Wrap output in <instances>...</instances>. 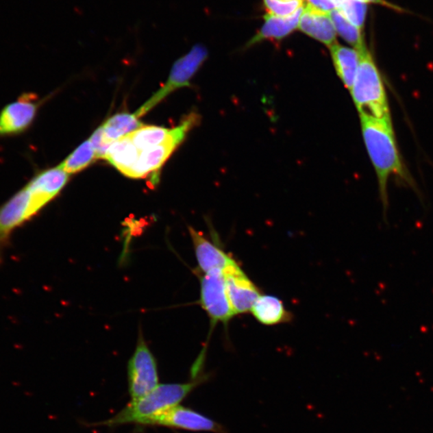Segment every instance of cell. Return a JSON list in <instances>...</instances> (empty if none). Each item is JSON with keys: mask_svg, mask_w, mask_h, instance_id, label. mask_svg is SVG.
<instances>
[{"mask_svg": "<svg viewBox=\"0 0 433 433\" xmlns=\"http://www.w3.org/2000/svg\"><path fill=\"white\" fill-rule=\"evenodd\" d=\"M360 119L367 151L378 177L386 222L389 207L388 186L390 178H397L401 184L414 190L416 184L399 153L392 119H378L364 112H360Z\"/></svg>", "mask_w": 433, "mask_h": 433, "instance_id": "obj_1", "label": "cell"}, {"mask_svg": "<svg viewBox=\"0 0 433 433\" xmlns=\"http://www.w3.org/2000/svg\"><path fill=\"white\" fill-rule=\"evenodd\" d=\"M210 375H201L185 384H159L151 392L131 402L121 412L108 420L92 425L116 427L127 423H143L173 407L179 406L193 391L208 380Z\"/></svg>", "mask_w": 433, "mask_h": 433, "instance_id": "obj_2", "label": "cell"}, {"mask_svg": "<svg viewBox=\"0 0 433 433\" xmlns=\"http://www.w3.org/2000/svg\"><path fill=\"white\" fill-rule=\"evenodd\" d=\"M358 53L360 64L350 90L358 111L378 119H392L387 92L373 55L367 48Z\"/></svg>", "mask_w": 433, "mask_h": 433, "instance_id": "obj_3", "label": "cell"}, {"mask_svg": "<svg viewBox=\"0 0 433 433\" xmlns=\"http://www.w3.org/2000/svg\"><path fill=\"white\" fill-rule=\"evenodd\" d=\"M53 197L31 178L25 186L0 206V249L5 247L16 230L29 222Z\"/></svg>", "mask_w": 433, "mask_h": 433, "instance_id": "obj_4", "label": "cell"}, {"mask_svg": "<svg viewBox=\"0 0 433 433\" xmlns=\"http://www.w3.org/2000/svg\"><path fill=\"white\" fill-rule=\"evenodd\" d=\"M207 58H208V50L206 47L201 45H196L193 47L189 53L176 61L173 66L166 83L135 112L136 116L140 119V117L147 114L169 94L177 89L190 86L191 79Z\"/></svg>", "mask_w": 433, "mask_h": 433, "instance_id": "obj_5", "label": "cell"}, {"mask_svg": "<svg viewBox=\"0 0 433 433\" xmlns=\"http://www.w3.org/2000/svg\"><path fill=\"white\" fill-rule=\"evenodd\" d=\"M200 305L210 320L211 327L225 326L235 314L230 304L223 271H212L201 277Z\"/></svg>", "mask_w": 433, "mask_h": 433, "instance_id": "obj_6", "label": "cell"}, {"mask_svg": "<svg viewBox=\"0 0 433 433\" xmlns=\"http://www.w3.org/2000/svg\"><path fill=\"white\" fill-rule=\"evenodd\" d=\"M43 103L32 92H23L0 111V138L21 136L34 123Z\"/></svg>", "mask_w": 433, "mask_h": 433, "instance_id": "obj_7", "label": "cell"}, {"mask_svg": "<svg viewBox=\"0 0 433 433\" xmlns=\"http://www.w3.org/2000/svg\"><path fill=\"white\" fill-rule=\"evenodd\" d=\"M128 379L132 401L145 397L159 385L157 361L143 338L129 362Z\"/></svg>", "mask_w": 433, "mask_h": 433, "instance_id": "obj_8", "label": "cell"}, {"mask_svg": "<svg viewBox=\"0 0 433 433\" xmlns=\"http://www.w3.org/2000/svg\"><path fill=\"white\" fill-rule=\"evenodd\" d=\"M145 426H162L191 432L228 433L227 428L192 408L177 406L149 419Z\"/></svg>", "mask_w": 433, "mask_h": 433, "instance_id": "obj_9", "label": "cell"}, {"mask_svg": "<svg viewBox=\"0 0 433 433\" xmlns=\"http://www.w3.org/2000/svg\"><path fill=\"white\" fill-rule=\"evenodd\" d=\"M193 128L194 127L190 121L183 120L176 128L172 129L171 138L166 143L141 151L138 162L125 176L143 178L147 177L149 173L158 171Z\"/></svg>", "mask_w": 433, "mask_h": 433, "instance_id": "obj_10", "label": "cell"}, {"mask_svg": "<svg viewBox=\"0 0 433 433\" xmlns=\"http://www.w3.org/2000/svg\"><path fill=\"white\" fill-rule=\"evenodd\" d=\"M230 305L235 315L251 312L253 306L262 295L258 287L249 279L240 265L223 272Z\"/></svg>", "mask_w": 433, "mask_h": 433, "instance_id": "obj_11", "label": "cell"}, {"mask_svg": "<svg viewBox=\"0 0 433 433\" xmlns=\"http://www.w3.org/2000/svg\"><path fill=\"white\" fill-rule=\"evenodd\" d=\"M189 232L194 245L197 265L203 274L215 270L224 272L228 268L238 264V262L232 256L215 242L210 241L203 234L192 227L189 228Z\"/></svg>", "mask_w": 433, "mask_h": 433, "instance_id": "obj_12", "label": "cell"}, {"mask_svg": "<svg viewBox=\"0 0 433 433\" xmlns=\"http://www.w3.org/2000/svg\"><path fill=\"white\" fill-rule=\"evenodd\" d=\"M298 28L328 48L336 43V31L330 12L319 11L310 4L304 9Z\"/></svg>", "mask_w": 433, "mask_h": 433, "instance_id": "obj_13", "label": "cell"}, {"mask_svg": "<svg viewBox=\"0 0 433 433\" xmlns=\"http://www.w3.org/2000/svg\"><path fill=\"white\" fill-rule=\"evenodd\" d=\"M304 6L301 7L293 15L288 16H277L267 13L264 16L265 23L257 34L249 40L247 48L260 43L264 40H281L296 28L299 27L301 16H302Z\"/></svg>", "mask_w": 433, "mask_h": 433, "instance_id": "obj_14", "label": "cell"}, {"mask_svg": "<svg viewBox=\"0 0 433 433\" xmlns=\"http://www.w3.org/2000/svg\"><path fill=\"white\" fill-rule=\"evenodd\" d=\"M251 313L257 321L265 326H275L291 321L293 314L284 302L275 295H261L253 306Z\"/></svg>", "mask_w": 433, "mask_h": 433, "instance_id": "obj_15", "label": "cell"}, {"mask_svg": "<svg viewBox=\"0 0 433 433\" xmlns=\"http://www.w3.org/2000/svg\"><path fill=\"white\" fill-rule=\"evenodd\" d=\"M331 55L338 77L351 90L360 64V54L354 49L336 43L331 48Z\"/></svg>", "mask_w": 433, "mask_h": 433, "instance_id": "obj_16", "label": "cell"}, {"mask_svg": "<svg viewBox=\"0 0 433 433\" xmlns=\"http://www.w3.org/2000/svg\"><path fill=\"white\" fill-rule=\"evenodd\" d=\"M140 153V150L136 147L130 136L127 135L112 144L105 159L126 175L129 169L138 162Z\"/></svg>", "mask_w": 433, "mask_h": 433, "instance_id": "obj_17", "label": "cell"}, {"mask_svg": "<svg viewBox=\"0 0 433 433\" xmlns=\"http://www.w3.org/2000/svg\"><path fill=\"white\" fill-rule=\"evenodd\" d=\"M144 126L143 122L139 121L135 114L128 112H121L110 117L106 123L102 125L103 134L108 140L114 143L125 138V136L134 133Z\"/></svg>", "mask_w": 433, "mask_h": 433, "instance_id": "obj_18", "label": "cell"}, {"mask_svg": "<svg viewBox=\"0 0 433 433\" xmlns=\"http://www.w3.org/2000/svg\"><path fill=\"white\" fill-rule=\"evenodd\" d=\"M172 129L158 126H143L129 134L132 141L140 151L158 147L171 138Z\"/></svg>", "mask_w": 433, "mask_h": 433, "instance_id": "obj_19", "label": "cell"}, {"mask_svg": "<svg viewBox=\"0 0 433 433\" xmlns=\"http://www.w3.org/2000/svg\"><path fill=\"white\" fill-rule=\"evenodd\" d=\"M330 16L338 34L351 45L353 49L360 51L367 48L362 30L353 25L338 9L332 11Z\"/></svg>", "mask_w": 433, "mask_h": 433, "instance_id": "obj_20", "label": "cell"}, {"mask_svg": "<svg viewBox=\"0 0 433 433\" xmlns=\"http://www.w3.org/2000/svg\"><path fill=\"white\" fill-rule=\"evenodd\" d=\"M95 158V151L88 140L79 145L59 166L69 174L76 173L88 167Z\"/></svg>", "mask_w": 433, "mask_h": 433, "instance_id": "obj_21", "label": "cell"}, {"mask_svg": "<svg viewBox=\"0 0 433 433\" xmlns=\"http://www.w3.org/2000/svg\"><path fill=\"white\" fill-rule=\"evenodd\" d=\"M338 10L353 25L363 31L368 10L367 3L361 0H345Z\"/></svg>", "mask_w": 433, "mask_h": 433, "instance_id": "obj_22", "label": "cell"}, {"mask_svg": "<svg viewBox=\"0 0 433 433\" xmlns=\"http://www.w3.org/2000/svg\"><path fill=\"white\" fill-rule=\"evenodd\" d=\"M268 13L277 16H288L293 15L301 7H304V0L286 2L282 0H263Z\"/></svg>", "mask_w": 433, "mask_h": 433, "instance_id": "obj_23", "label": "cell"}, {"mask_svg": "<svg viewBox=\"0 0 433 433\" xmlns=\"http://www.w3.org/2000/svg\"><path fill=\"white\" fill-rule=\"evenodd\" d=\"M89 140H90L94 151H95L96 158H105L108 150L110 149L112 144L114 143L106 138L105 134H103L102 126L94 132Z\"/></svg>", "mask_w": 433, "mask_h": 433, "instance_id": "obj_24", "label": "cell"}, {"mask_svg": "<svg viewBox=\"0 0 433 433\" xmlns=\"http://www.w3.org/2000/svg\"><path fill=\"white\" fill-rule=\"evenodd\" d=\"M308 4L324 12H331L341 7L345 0H308Z\"/></svg>", "mask_w": 433, "mask_h": 433, "instance_id": "obj_25", "label": "cell"}, {"mask_svg": "<svg viewBox=\"0 0 433 433\" xmlns=\"http://www.w3.org/2000/svg\"><path fill=\"white\" fill-rule=\"evenodd\" d=\"M282 1L290 2V1H295V0H282Z\"/></svg>", "mask_w": 433, "mask_h": 433, "instance_id": "obj_26", "label": "cell"}]
</instances>
